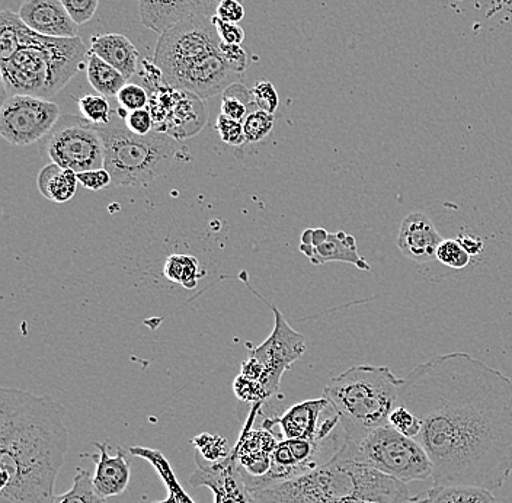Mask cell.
<instances>
[{"mask_svg":"<svg viewBox=\"0 0 512 503\" xmlns=\"http://www.w3.org/2000/svg\"><path fill=\"white\" fill-rule=\"evenodd\" d=\"M399 403L421 422L415 438L437 486L496 490L512 474V380L466 352L438 355L402 381Z\"/></svg>","mask_w":512,"mask_h":503,"instance_id":"1","label":"cell"},{"mask_svg":"<svg viewBox=\"0 0 512 503\" xmlns=\"http://www.w3.org/2000/svg\"><path fill=\"white\" fill-rule=\"evenodd\" d=\"M66 408L50 396L0 389V503H51L69 450Z\"/></svg>","mask_w":512,"mask_h":503,"instance_id":"2","label":"cell"},{"mask_svg":"<svg viewBox=\"0 0 512 503\" xmlns=\"http://www.w3.org/2000/svg\"><path fill=\"white\" fill-rule=\"evenodd\" d=\"M220 43L210 16L194 12L160 35L153 60L168 85L204 101L242 78L224 60Z\"/></svg>","mask_w":512,"mask_h":503,"instance_id":"3","label":"cell"},{"mask_svg":"<svg viewBox=\"0 0 512 503\" xmlns=\"http://www.w3.org/2000/svg\"><path fill=\"white\" fill-rule=\"evenodd\" d=\"M21 18V16H19ZM18 51L2 62L5 91L50 99L75 78L88 60L82 38H53L18 24Z\"/></svg>","mask_w":512,"mask_h":503,"instance_id":"4","label":"cell"},{"mask_svg":"<svg viewBox=\"0 0 512 503\" xmlns=\"http://www.w3.org/2000/svg\"><path fill=\"white\" fill-rule=\"evenodd\" d=\"M403 378L387 367L355 365L329 380L323 397L341 422L345 441L358 445L371 432L389 425L393 410L398 408Z\"/></svg>","mask_w":512,"mask_h":503,"instance_id":"5","label":"cell"},{"mask_svg":"<svg viewBox=\"0 0 512 503\" xmlns=\"http://www.w3.org/2000/svg\"><path fill=\"white\" fill-rule=\"evenodd\" d=\"M104 140V168L111 187H142L163 175L178 155V140L153 131L147 136L131 133L123 120L112 115L108 126H96Z\"/></svg>","mask_w":512,"mask_h":503,"instance_id":"6","label":"cell"},{"mask_svg":"<svg viewBox=\"0 0 512 503\" xmlns=\"http://www.w3.org/2000/svg\"><path fill=\"white\" fill-rule=\"evenodd\" d=\"M259 503H354L357 498L355 458L347 445L312 473L255 490Z\"/></svg>","mask_w":512,"mask_h":503,"instance_id":"7","label":"cell"},{"mask_svg":"<svg viewBox=\"0 0 512 503\" xmlns=\"http://www.w3.org/2000/svg\"><path fill=\"white\" fill-rule=\"evenodd\" d=\"M352 456L400 482H425L432 479V463L427 451L415 438L406 437L386 425L371 432L358 445L345 441Z\"/></svg>","mask_w":512,"mask_h":503,"instance_id":"8","label":"cell"},{"mask_svg":"<svg viewBox=\"0 0 512 503\" xmlns=\"http://www.w3.org/2000/svg\"><path fill=\"white\" fill-rule=\"evenodd\" d=\"M40 152L51 163L79 173L104 168V140L95 124L78 115H62L41 140Z\"/></svg>","mask_w":512,"mask_h":503,"instance_id":"9","label":"cell"},{"mask_svg":"<svg viewBox=\"0 0 512 503\" xmlns=\"http://www.w3.org/2000/svg\"><path fill=\"white\" fill-rule=\"evenodd\" d=\"M60 117L56 102L38 96L11 95L0 110V134L14 146H28L41 142Z\"/></svg>","mask_w":512,"mask_h":503,"instance_id":"10","label":"cell"},{"mask_svg":"<svg viewBox=\"0 0 512 503\" xmlns=\"http://www.w3.org/2000/svg\"><path fill=\"white\" fill-rule=\"evenodd\" d=\"M275 323L271 335L261 345L252 348L249 355L261 362L265 374L261 380L267 400L280 392L281 378L306 352V338L288 325L283 313L272 306Z\"/></svg>","mask_w":512,"mask_h":503,"instance_id":"11","label":"cell"},{"mask_svg":"<svg viewBox=\"0 0 512 503\" xmlns=\"http://www.w3.org/2000/svg\"><path fill=\"white\" fill-rule=\"evenodd\" d=\"M203 99L163 83L150 89V101L147 110L155 121V131L168 136L190 137L197 133L206 123V110Z\"/></svg>","mask_w":512,"mask_h":503,"instance_id":"12","label":"cell"},{"mask_svg":"<svg viewBox=\"0 0 512 503\" xmlns=\"http://www.w3.org/2000/svg\"><path fill=\"white\" fill-rule=\"evenodd\" d=\"M329 408H331V403L326 397L304 400V402L290 406L280 415L265 416L259 426L275 429L286 440H322V438L332 437L338 432V426H341L335 412H332L331 416L319 424L320 416Z\"/></svg>","mask_w":512,"mask_h":503,"instance_id":"13","label":"cell"},{"mask_svg":"<svg viewBox=\"0 0 512 503\" xmlns=\"http://www.w3.org/2000/svg\"><path fill=\"white\" fill-rule=\"evenodd\" d=\"M195 463L198 470L191 476L190 483L194 488L206 486L214 493V503H259L254 493L246 488L235 456L230 453L220 463H208L195 451Z\"/></svg>","mask_w":512,"mask_h":503,"instance_id":"14","label":"cell"},{"mask_svg":"<svg viewBox=\"0 0 512 503\" xmlns=\"http://www.w3.org/2000/svg\"><path fill=\"white\" fill-rule=\"evenodd\" d=\"M299 249L313 265L345 262L361 271H371L366 259L358 252L357 240L345 232L329 233L322 227L304 230Z\"/></svg>","mask_w":512,"mask_h":503,"instance_id":"15","label":"cell"},{"mask_svg":"<svg viewBox=\"0 0 512 503\" xmlns=\"http://www.w3.org/2000/svg\"><path fill=\"white\" fill-rule=\"evenodd\" d=\"M18 15L30 30L46 37H79V25L66 11L62 0H24Z\"/></svg>","mask_w":512,"mask_h":503,"instance_id":"16","label":"cell"},{"mask_svg":"<svg viewBox=\"0 0 512 503\" xmlns=\"http://www.w3.org/2000/svg\"><path fill=\"white\" fill-rule=\"evenodd\" d=\"M443 240L427 214L411 213L400 224L399 251L415 264H427L435 259V253Z\"/></svg>","mask_w":512,"mask_h":503,"instance_id":"17","label":"cell"},{"mask_svg":"<svg viewBox=\"0 0 512 503\" xmlns=\"http://www.w3.org/2000/svg\"><path fill=\"white\" fill-rule=\"evenodd\" d=\"M99 450V456H89L94 460L96 470L94 474V488L102 498H112L126 492L130 485V461L127 451L117 447V456L108 454L110 444L108 441L94 442Z\"/></svg>","mask_w":512,"mask_h":503,"instance_id":"18","label":"cell"},{"mask_svg":"<svg viewBox=\"0 0 512 503\" xmlns=\"http://www.w3.org/2000/svg\"><path fill=\"white\" fill-rule=\"evenodd\" d=\"M91 53L131 79L139 69L140 54L134 44L121 34H96L91 38Z\"/></svg>","mask_w":512,"mask_h":503,"instance_id":"19","label":"cell"},{"mask_svg":"<svg viewBox=\"0 0 512 503\" xmlns=\"http://www.w3.org/2000/svg\"><path fill=\"white\" fill-rule=\"evenodd\" d=\"M139 14L147 30L162 35L194 11L188 0H139Z\"/></svg>","mask_w":512,"mask_h":503,"instance_id":"20","label":"cell"},{"mask_svg":"<svg viewBox=\"0 0 512 503\" xmlns=\"http://www.w3.org/2000/svg\"><path fill=\"white\" fill-rule=\"evenodd\" d=\"M78 173L64 169L56 163L44 166L38 173L37 187L47 200L64 204L75 197L78 189Z\"/></svg>","mask_w":512,"mask_h":503,"instance_id":"21","label":"cell"},{"mask_svg":"<svg viewBox=\"0 0 512 503\" xmlns=\"http://www.w3.org/2000/svg\"><path fill=\"white\" fill-rule=\"evenodd\" d=\"M86 78L99 95L107 96V98L117 96L118 92L127 83L123 73L118 72L115 67L104 62L101 57L96 56L91 51H89L88 60H86Z\"/></svg>","mask_w":512,"mask_h":503,"instance_id":"22","label":"cell"},{"mask_svg":"<svg viewBox=\"0 0 512 503\" xmlns=\"http://www.w3.org/2000/svg\"><path fill=\"white\" fill-rule=\"evenodd\" d=\"M430 503H498L491 490L476 486H437L428 490Z\"/></svg>","mask_w":512,"mask_h":503,"instance_id":"23","label":"cell"},{"mask_svg":"<svg viewBox=\"0 0 512 503\" xmlns=\"http://www.w3.org/2000/svg\"><path fill=\"white\" fill-rule=\"evenodd\" d=\"M200 262L197 258L184 253H175L166 259L163 275L172 283L185 288H194L200 280Z\"/></svg>","mask_w":512,"mask_h":503,"instance_id":"24","label":"cell"},{"mask_svg":"<svg viewBox=\"0 0 512 503\" xmlns=\"http://www.w3.org/2000/svg\"><path fill=\"white\" fill-rule=\"evenodd\" d=\"M51 503H105L94 488V477L85 469H78L69 492L56 495Z\"/></svg>","mask_w":512,"mask_h":503,"instance_id":"25","label":"cell"},{"mask_svg":"<svg viewBox=\"0 0 512 503\" xmlns=\"http://www.w3.org/2000/svg\"><path fill=\"white\" fill-rule=\"evenodd\" d=\"M254 95L242 83L236 82L223 92L222 114L233 120L243 121L254 105Z\"/></svg>","mask_w":512,"mask_h":503,"instance_id":"26","label":"cell"},{"mask_svg":"<svg viewBox=\"0 0 512 503\" xmlns=\"http://www.w3.org/2000/svg\"><path fill=\"white\" fill-rule=\"evenodd\" d=\"M275 118L270 112L259 110L256 105L249 108L245 120L242 121L246 142L258 143L270 136L274 128Z\"/></svg>","mask_w":512,"mask_h":503,"instance_id":"27","label":"cell"},{"mask_svg":"<svg viewBox=\"0 0 512 503\" xmlns=\"http://www.w3.org/2000/svg\"><path fill=\"white\" fill-rule=\"evenodd\" d=\"M78 107L80 117L88 120L89 123L95 126H108L112 121L110 102L107 101V96L102 95H85L79 98Z\"/></svg>","mask_w":512,"mask_h":503,"instance_id":"28","label":"cell"},{"mask_svg":"<svg viewBox=\"0 0 512 503\" xmlns=\"http://www.w3.org/2000/svg\"><path fill=\"white\" fill-rule=\"evenodd\" d=\"M435 259L446 265L447 268L457 269V271L469 267L473 262L472 256L466 252L457 239H444L438 246Z\"/></svg>","mask_w":512,"mask_h":503,"instance_id":"29","label":"cell"},{"mask_svg":"<svg viewBox=\"0 0 512 503\" xmlns=\"http://www.w3.org/2000/svg\"><path fill=\"white\" fill-rule=\"evenodd\" d=\"M192 444L195 445V451L208 463H220L230 456L226 440L219 435L201 434L192 440Z\"/></svg>","mask_w":512,"mask_h":503,"instance_id":"30","label":"cell"},{"mask_svg":"<svg viewBox=\"0 0 512 503\" xmlns=\"http://www.w3.org/2000/svg\"><path fill=\"white\" fill-rule=\"evenodd\" d=\"M115 98H117L121 108L131 112L147 108L150 94L144 86L136 85V83H126Z\"/></svg>","mask_w":512,"mask_h":503,"instance_id":"31","label":"cell"},{"mask_svg":"<svg viewBox=\"0 0 512 503\" xmlns=\"http://www.w3.org/2000/svg\"><path fill=\"white\" fill-rule=\"evenodd\" d=\"M216 130L219 133L220 140L229 146L240 147L246 142L245 131H243L242 121L233 120L220 112L216 121Z\"/></svg>","mask_w":512,"mask_h":503,"instance_id":"32","label":"cell"},{"mask_svg":"<svg viewBox=\"0 0 512 503\" xmlns=\"http://www.w3.org/2000/svg\"><path fill=\"white\" fill-rule=\"evenodd\" d=\"M389 425L400 432V434L406 435L409 438L418 437L419 431H421L419 419L416 418L411 410L403 405H399L398 408L393 410L389 418Z\"/></svg>","mask_w":512,"mask_h":503,"instance_id":"33","label":"cell"},{"mask_svg":"<svg viewBox=\"0 0 512 503\" xmlns=\"http://www.w3.org/2000/svg\"><path fill=\"white\" fill-rule=\"evenodd\" d=\"M252 95H254V102L259 110L274 115L280 108V95H278L275 86L268 80H261V82L256 83L254 89H252Z\"/></svg>","mask_w":512,"mask_h":503,"instance_id":"34","label":"cell"},{"mask_svg":"<svg viewBox=\"0 0 512 503\" xmlns=\"http://www.w3.org/2000/svg\"><path fill=\"white\" fill-rule=\"evenodd\" d=\"M64 8L78 25L86 24L98 11L99 0H62Z\"/></svg>","mask_w":512,"mask_h":503,"instance_id":"35","label":"cell"},{"mask_svg":"<svg viewBox=\"0 0 512 503\" xmlns=\"http://www.w3.org/2000/svg\"><path fill=\"white\" fill-rule=\"evenodd\" d=\"M124 124H126L131 133L137 134V136H147V134L155 131V121H153L152 114H150L147 108L128 112Z\"/></svg>","mask_w":512,"mask_h":503,"instance_id":"36","label":"cell"},{"mask_svg":"<svg viewBox=\"0 0 512 503\" xmlns=\"http://www.w3.org/2000/svg\"><path fill=\"white\" fill-rule=\"evenodd\" d=\"M220 51H222L224 60L229 63V66L236 73L243 76V73L248 69V53H246L245 48L238 46V44H227L222 41Z\"/></svg>","mask_w":512,"mask_h":503,"instance_id":"37","label":"cell"},{"mask_svg":"<svg viewBox=\"0 0 512 503\" xmlns=\"http://www.w3.org/2000/svg\"><path fill=\"white\" fill-rule=\"evenodd\" d=\"M79 184L89 191H101V189L111 187L112 178L110 172L105 168L92 169L78 173Z\"/></svg>","mask_w":512,"mask_h":503,"instance_id":"38","label":"cell"},{"mask_svg":"<svg viewBox=\"0 0 512 503\" xmlns=\"http://www.w3.org/2000/svg\"><path fill=\"white\" fill-rule=\"evenodd\" d=\"M211 21H213L217 34H219L220 40L223 43L242 46L243 41H245V30L239 24L224 22L222 19L217 18V16H211Z\"/></svg>","mask_w":512,"mask_h":503,"instance_id":"39","label":"cell"},{"mask_svg":"<svg viewBox=\"0 0 512 503\" xmlns=\"http://www.w3.org/2000/svg\"><path fill=\"white\" fill-rule=\"evenodd\" d=\"M214 16L230 24H240L245 18V6L242 0H222Z\"/></svg>","mask_w":512,"mask_h":503,"instance_id":"40","label":"cell"},{"mask_svg":"<svg viewBox=\"0 0 512 503\" xmlns=\"http://www.w3.org/2000/svg\"><path fill=\"white\" fill-rule=\"evenodd\" d=\"M457 240H459L460 245L466 249V252L469 253L473 259L482 255L483 249H485V243H483L482 237L475 235L473 232L463 230V232L457 236Z\"/></svg>","mask_w":512,"mask_h":503,"instance_id":"41","label":"cell"},{"mask_svg":"<svg viewBox=\"0 0 512 503\" xmlns=\"http://www.w3.org/2000/svg\"><path fill=\"white\" fill-rule=\"evenodd\" d=\"M220 2L222 0H188L195 14L210 16V18L216 15V9Z\"/></svg>","mask_w":512,"mask_h":503,"instance_id":"42","label":"cell"},{"mask_svg":"<svg viewBox=\"0 0 512 503\" xmlns=\"http://www.w3.org/2000/svg\"><path fill=\"white\" fill-rule=\"evenodd\" d=\"M403 503H430V499H428L427 493L425 495L414 496V498H409L408 501Z\"/></svg>","mask_w":512,"mask_h":503,"instance_id":"43","label":"cell"},{"mask_svg":"<svg viewBox=\"0 0 512 503\" xmlns=\"http://www.w3.org/2000/svg\"><path fill=\"white\" fill-rule=\"evenodd\" d=\"M354 503H376V502H370V501H357V502H354Z\"/></svg>","mask_w":512,"mask_h":503,"instance_id":"44","label":"cell"}]
</instances>
